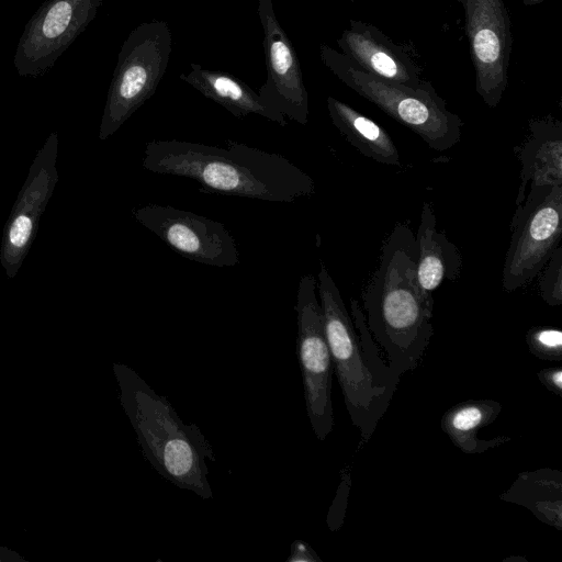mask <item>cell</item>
Instances as JSON below:
<instances>
[{"label":"cell","instance_id":"6da1fadb","mask_svg":"<svg viewBox=\"0 0 562 562\" xmlns=\"http://www.w3.org/2000/svg\"><path fill=\"white\" fill-rule=\"evenodd\" d=\"M227 147L184 140L146 143L143 167L194 180L204 193L293 202L315 193L314 180L285 157L243 143Z\"/></svg>","mask_w":562,"mask_h":562},{"label":"cell","instance_id":"7a4b0ae2","mask_svg":"<svg viewBox=\"0 0 562 562\" xmlns=\"http://www.w3.org/2000/svg\"><path fill=\"white\" fill-rule=\"evenodd\" d=\"M367 327L398 378L418 366L434 334V297L417 278V244L407 223L397 222L362 291Z\"/></svg>","mask_w":562,"mask_h":562},{"label":"cell","instance_id":"3957f363","mask_svg":"<svg viewBox=\"0 0 562 562\" xmlns=\"http://www.w3.org/2000/svg\"><path fill=\"white\" fill-rule=\"evenodd\" d=\"M316 289L334 371L351 424L359 430L363 445L389 408L400 378L381 359L359 302L350 300L351 318L323 262Z\"/></svg>","mask_w":562,"mask_h":562},{"label":"cell","instance_id":"277c9868","mask_svg":"<svg viewBox=\"0 0 562 562\" xmlns=\"http://www.w3.org/2000/svg\"><path fill=\"white\" fill-rule=\"evenodd\" d=\"M115 372L122 405L145 459L177 487L212 498L206 460L215 457L199 427L184 424L170 402L130 367L115 366Z\"/></svg>","mask_w":562,"mask_h":562},{"label":"cell","instance_id":"5b68a950","mask_svg":"<svg viewBox=\"0 0 562 562\" xmlns=\"http://www.w3.org/2000/svg\"><path fill=\"white\" fill-rule=\"evenodd\" d=\"M323 64L349 89L417 134L430 148L443 151L461 137V119L451 112L429 81L418 88L370 75L327 44L319 47Z\"/></svg>","mask_w":562,"mask_h":562},{"label":"cell","instance_id":"8992f818","mask_svg":"<svg viewBox=\"0 0 562 562\" xmlns=\"http://www.w3.org/2000/svg\"><path fill=\"white\" fill-rule=\"evenodd\" d=\"M171 48V31L165 21L144 22L132 30L120 49L110 85L105 132L115 131L155 93Z\"/></svg>","mask_w":562,"mask_h":562},{"label":"cell","instance_id":"52a82bcc","mask_svg":"<svg viewBox=\"0 0 562 562\" xmlns=\"http://www.w3.org/2000/svg\"><path fill=\"white\" fill-rule=\"evenodd\" d=\"M502 285L513 292L537 277L562 236V184L530 188L516 207Z\"/></svg>","mask_w":562,"mask_h":562},{"label":"cell","instance_id":"ba28073f","mask_svg":"<svg viewBox=\"0 0 562 562\" xmlns=\"http://www.w3.org/2000/svg\"><path fill=\"white\" fill-rule=\"evenodd\" d=\"M316 288L315 276L305 274L300 279L295 304L296 355L302 373L306 414L316 438L324 441L334 428V367Z\"/></svg>","mask_w":562,"mask_h":562},{"label":"cell","instance_id":"9c48e42d","mask_svg":"<svg viewBox=\"0 0 562 562\" xmlns=\"http://www.w3.org/2000/svg\"><path fill=\"white\" fill-rule=\"evenodd\" d=\"M102 0H47L25 24L13 57L20 76H40L95 18Z\"/></svg>","mask_w":562,"mask_h":562},{"label":"cell","instance_id":"30bf717a","mask_svg":"<svg viewBox=\"0 0 562 562\" xmlns=\"http://www.w3.org/2000/svg\"><path fill=\"white\" fill-rule=\"evenodd\" d=\"M475 74V91L496 108L508 86L512 22L503 0H462Z\"/></svg>","mask_w":562,"mask_h":562},{"label":"cell","instance_id":"8fae6325","mask_svg":"<svg viewBox=\"0 0 562 562\" xmlns=\"http://www.w3.org/2000/svg\"><path fill=\"white\" fill-rule=\"evenodd\" d=\"M134 217L189 260L218 268L239 263L235 238L223 223L170 205L146 204Z\"/></svg>","mask_w":562,"mask_h":562},{"label":"cell","instance_id":"7c38bea8","mask_svg":"<svg viewBox=\"0 0 562 562\" xmlns=\"http://www.w3.org/2000/svg\"><path fill=\"white\" fill-rule=\"evenodd\" d=\"M258 15L268 74L258 95L285 119L306 125L308 95L293 44L278 21L271 0H258Z\"/></svg>","mask_w":562,"mask_h":562},{"label":"cell","instance_id":"4fadbf2b","mask_svg":"<svg viewBox=\"0 0 562 562\" xmlns=\"http://www.w3.org/2000/svg\"><path fill=\"white\" fill-rule=\"evenodd\" d=\"M337 45L345 56L370 75L412 88L426 81L409 55L372 24L350 20Z\"/></svg>","mask_w":562,"mask_h":562},{"label":"cell","instance_id":"5bb4252c","mask_svg":"<svg viewBox=\"0 0 562 562\" xmlns=\"http://www.w3.org/2000/svg\"><path fill=\"white\" fill-rule=\"evenodd\" d=\"M520 162V187L516 207L526 198V188L562 184V123L554 117L529 122V134L515 148Z\"/></svg>","mask_w":562,"mask_h":562},{"label":"cell","instance_id":"9a60e30c","mask_svg":"<svg viewBox=\"0 0 562 562\" xmlns=\"http://www.w3.org/2000/svg\"><path fill=\"white\" fill-rule=\"evenodd\" d=\"M190 71L181 74L180 79L192 86L207 99L224 106L238 119L257 114L280 126H286L285 117L262 102L257 92L229 72L205 69L192 63Z\"/></svg>","mask_w":562,"mask_h":562},{"label":"cell","instance_id":"2e32d148","mask_svg":"<svg viewBox=\"0 0 562 562\" xmlns=\"http://www.w3.org/2000/svg\"><path fill=\"white\" fill-rule=\"evenodd\" d=\"M431 203L424 202L415 234L417 244V278L422 288L431 293L446 280L458 278L462 258L458 247L437 229Z\"/></svg>","mask_w":562,"mask_h":562},{"label":"cell","instance_id":"e0dca14e","mask_svg":"<svg viewBox=\"0 0 562 562\" xmlns=\"http://www.w3.org/2000/svg\"><path fill=\"white\" fill-rule=\"evenodd\" d=\"M502 407V404L494 400L463 401L445 412L440 419V427L463 453H483L510 440L508 436H497L492 439L477 437L479 430L494 423Z\"/></svg>","mask_w":562,"mask_h":562},{"label":"cell","instance_id":"ac0fdd59","mask_svg":"<svg viewBox=\"0 0 562 562\" xmlns=\"http://www.w3.org/2000/svg\"><path fill=\"white\" fill-rule=\"evenodd\" d=\"M499 498L526 507L540 521L562 530L561 471L542 468L521 472Z\"/></svg>","mask_w":562,"mask_h":562},{"label":"cell","instance_id":"d6986e66","mask_svg":"<svg viewBox=\"0 0 562 562\" xmlns=\"http://www.w3.org/2000/svg\"><path fill=\"white\" fill-rule=\"evenodd\" d=\"M326 102L335 127L363 156L384 165H401L398 149L381 125L334 97Z\"/></svg>","mask_w":562,"mask_h":562},{"label":"cell","instance_id":"ffe728a7","mask_svg":"<svg viewBox=\"0 0 562 562\" xmlns=\"http://www.w3.org/2000/svg\"><path fill=\"white\" fill-rule=\"evenodd\" d=\"M526 344L530 353L540 360H562V331L559 328L531 327L526 334Z\"/></svg>","mask_w":562,"mask_h":562},{"label":"cell","instance_id":"44dd1931","mask_svg":"<svg viewBox=\"0 0 562 562\" xmlns=\"http://www.w3.org/2000/svg\"><path fill=\"white\" fill-rule=\"evenodd\" d=\"M539 281V292L542 300L551 305L562 304V248L558 246L543 267Z\"/></svg>","mask_w":562,"mask_h":562},{"label":"cell","instance_id":"7402d4cb","mask_svg":"<svg viewBox=\"0 0 562 562\" xmlns=\"http://www.w3.org/2000/svg\"><path fill=\"white\" fill-rule=\"evenodd\" d=\"M348 469L349 468H346L341 474V482L337 491V495L329 508L327 516L328 527L333 531L339 529L344 520L346 504H342V501L347 499L350 485V474Z\"/></svg>","mask_w":562,"mask_h":562},{"label":"cell","instance_id":"603a6c76","mask_svg":"<svg viewBox=\"0 0 562 562\" xmlns=\"http://www.w3.org/2000/svg\"><path fill=\"white\" fill-rule=\"evenodd\" d=\"M537 378L548 391L562 397V368L561 367L542 369L539 372H537Z\"/></svg>","mask_w":562,"mask_h":562},{"label":"cell","instance_id":"cb8c5ba5","mask_svg":"<svg viewBox=\"0 0 562 562\" xmlns=\"http://www.w3.org/2000/svg\"><path fill=\"white\" fill-rule=\"evenodd\" d=\"M32 232V222L31 220L25 215H20L15 218L13 222L11 229H10V241L16 246L22 247L26 244L29 240V237Z\"/></svg>","mask_w":562,"mask_h":562},{"label":"cell","instance_id":"d4e9b609","mask_svg":"<svg viewBox=\"0 0 562 562\" xmlns=\"http://www.w3.org/2000/svg\"><path fill=\"white\" fill-rule=\"evenodd\" d=\"M286 562H322V559L302 540H295L291 544V552Z\"/></svg>","mask_w":562,"mask_h":562},{"label":"cell","instance_id":"484cf974","mask_svg":"<svg viewBox=\"0 0 562 562\" xmlns=\"http://www.w3.org/2000/svg\"><path fill=\"white\" fill-rule=\"evenodd\" d=\"M543 1L544 0H522L525 5H536V4H539V3L543 2Z\"/></svg>","mask_w":562,"mask_h":562}]
</instances>
